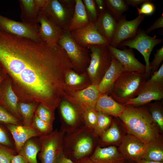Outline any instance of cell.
<instances>
[{"label": "cell", "mask_w": 163, "mask_h": 163, "mask_svg": "<svg viewBox=\"0 0 163 163\" xmlns=\"http://www.w3.org/2000/svg\"><path fill=\"white\" fill-rule=\"evenodd\" d=\"M75 7L67 5L61 0H49L47 5L42 11L57 25L66 32L69 31Z\"/></svg>", "instance_id": "10"}, {"label": "cell", "mask_w": 163, "mask_h": 163, "mask_svg": "<svg viewBox=\"0 0 163 163\" xmlns=\"http://www.w3.org/2000/svg\"><path fill=\"white\" fill-rule=\"evenodd\" d=\"M104 2L105 6L117 21L123 16V13L129 9L124 0H105Z\"/></svg>", "instance_id": "32"}, {"label": "cell", "mask_w": 163, "mask_h": 163, "mask_svg": "<svg viewBox=\"0 0 163 163\" xmlns=\"http://www.w3.org/2000/svg\"><path fill=\"white\" fill-rule=\"evenodd\" d=\"M135 163H163L162 162H157L148 161L142 159L136 161Z\"/></svg>", "instance_id": "53"}, {"label": "cell", "mask_w": 163, "mask_h": 163, "mask_svg": "<svg viewBox=\"0 0 163 163\" xmlns=\"http://www.w3.org/2000/svg\"><path fill=\"white\" fill-rule=\"evenodd\" d=\"M11 163H29L23 157L18 154L14 155Z\"/></svg>", "instance_id": "48"}, {"label": "cell", "mask_w": 163, "mask_h": 163, "mask_svg": "<svg viewBox=\"0 0 163 163\" xmlns=\"http://www.w3.org/2000/svg\"><path fill=\"white\" fill-rule=\"evenodd\" d=\"M98 138L92 130L83 125L72 132L66 133L63 140V152L72 161L90 157L97 145Z\"/></svg>", "instance_id": "3"}, {"label": "cell", "mask_w": 163, "mask_h": 163, "mask_svg": "<svg viewBox=\"0 0 163 163\" xmlns=\"http://www.w3.org/2000/svg\"><path fill=\"white\" fill-rule=\"evenodd\" d=\"M0 66L20 102L41 104L53 111L63 97L72 65L57 44L37 42L0 31Z\"/></svg>", "instance_id": "1"}, {"label": "cell", "mask_w": 163, "mask_h": 163, "mask_svg": "<svg viewBox=\"0 0 163 163\" xmlns=\"http://www.w3.org/2000/svg\"><path fill=\"white\" fill-rule=\"evenodd\" d=\"M125 71L120 63L112 56L110 67L98 85L101 95L107 94L120 75Z\"/></svg>", "instance_id": "23"}, {"label": "cell", "mask_w": 163, "mask_h": 163, "mask_svg": "<svg viewBox=\"0 0 163 163\" xmlns=\"http://www.w3.org/2000/svg\"><path fill=\"white\" fill-rule=\"evenodd\" d=\"M0 145L17 153L11 135H9L0 125Z\"/></svg>", "instance_id": "39"}, {"label": "cell", "mask_w": 163, "mask_h": 163, "mask_svg": "<svg viewBox=\"0 0 163 163\" xmlns=\"http://www.w3.org/2000/svg\"><path fill=\"white\" fill-rule=\"evenodd\" d=\"M38 104L35 102H18V110L22 118V125L31 126Z\"/></svg>", "instance_id": "31"}, {"label": "cell", "mask_w": 163, "mask_h": 163, "mask_svg": "<svg viewBox=\"0 0 163 163\" xmlns=\"http://www.w3.org/2000/svg\"><path fill=\"white\" fill-rule=\"evenodd\" d=\"M31 125L40 133L41 136L48 135L53 130V126L41 120L35 113Z\"/></svg>", "instance_id": "36"}, {"label": "cell", "mask_w": 163, "mask_h": 163, "mask_svg": "<svg viewBox=\"0 0 163 163\" xmlns=\"http://www.w3.org/2000/svg\"><path fill=\"white\" fill-rule=\"evenodd\" d=\"M150 81L160 83H163V63L159 69L153 73Z\"/></svg>", "instance_id": "44"}, {"label": "cell", "mask_w": 163, "mask_h": 163, "mask_svg": "<svg viewBox=\"0 0 163 163\" xmlns=\"http://www.w3.org/2000/svg\"><path fill=\"white\" fill-rule=\"evenodd\" d=\"M1 89L0 105L22 122V118L18 110V99L7 75L2 82Z\"/></svg>", "instance_id": "20"}, {"label": "cell", "mask_w": 163, "mask_h": 163, "mask_svg": "<svg viewBox=\"0 0 163 163\" xmlns=\"http://www.w3.org/2000/svg\"><path fill=\"white\" fill-rule=\"evenodd\" d=\"M118 149L130 163L143 159L146 144L139 139L128 133L122 137Z\"/></svg>", "instance_id": "13"}, {"label": "cell", "mask_w": 163, "mask_h": 163, "mask_svg": "<svg viewBox=\"0 0 163 163\" xmlns=\"http://www.w3.org/2000/svg\"><path fill=\"white\" fill-rule=\"evenodd\" d=\"M17 154L0 145V163H11L12 157Z\"/></svg>", "instance_id": "42"}, {"label": "cell", "mask_w": 163, "mask_h": 163, "mask_svg": "<svg viewBox=\"0 0 163 163\" xmlns=\"http://www.w3.org/2000/svg\"><path fill=\"white\" fill-rule=\"evenodd\" d=\"M135 163V162H134V163Z\"/></svg>", "instance_id": "54"}, {"label": "cell", "mask_w": 163, "mask_h": 163, "mask_svg": "<svg viewBox=\"0 0 163 163\" xmlns=\"http://www.w3.org/2000/svg\"><path fill=\"white\" fill-rule=\"evenodd\" d=\"M57 43L66 52L74 71L79 74L86 71L90 60V52L87 48L79 45L69 31L65 32Z\"/></svg>", "instance_id": "6"}, {"label": "cell", "mask_w": 163, "mask_h": 163, "mask_svg": "<svg viewBox=\"0 0 163 163\" xmlns=\"http://www.w3.org/2000/svg\"><path fill=\"white\" fill-rule=\"evenodd\" d=\"M83 120L84 125L93 131L97 122V111L95 109H88L85 110Z\"/></svg>", "instance_id": "37"}, {"label": "cell", "mask_w": 163, "mask_h": 163, "mask_svg": "<svg viewBox=\"0 0 163 163\" xmlns=\"http://www.w3.org/2000/svg\"><path fill=\"white\" fill-rule=\"evenodd\" d=\"M54 163H74L70 159L67 157L64 154L63 150L57 156Z\"/></svg>", "instance_id": "46"}, {"label": "cell", "mask_w": 163, "mask_h": 163, "mask_svg": "<svg viewBox=\"0 0 163 163\" xmlns=\"http://www.w3.org/2000/svg\"><path fill=\"white\" fill-rule=\"evenodd\" d=\"M0 31L15 36L42 41L40 36L39 26L19 22L0 14Z\"/></svg>", "instance_id": "11"}, {"label": "cell", "mask_w": 163, "mask_h": 163, "mask_svg": "<svg viewBox=\"0 0 163 163\" xmlns=\"http://www.w3.org/2000/svg\"><path fill=\"white\" fill-rule=\"evenodd\" d=\"M74 14L71 22L69 31L83 28L90 23L82 0H75Z\"/></svg>", "instance_id": "27"}, {"label": "cell", "mask_w": 163, "mask_h": 163, "mask_svg": "<svg viewBox=\"0 0 163 163\" xmlns=\"http://www.w3.org/2000/svg\"><path fill=\"white\" fill-rule=\"evenodd\" d=\"M70 32L75 42L84 47L92 45H110V42L98 32L94 23H90L83 28Z\"/></svg>", "instance_id": "16"}, {"label": "cell", "mask_w": 163, "mask_h": 163, "mask_svg": "<svg viewBox=\"0 0 163 163\" xmlns=\"http://www.w3.org/2000/svg\"><path fill=\"white\" fill-rule=\"evenodd\" d=\"M97 120L93 131L94 135L99 138L111 125L112 120L110 116L97 111Z\"/></svg>", "instance_id": "33"}, {"label": "cell", "mask_w": 163, "mask_h": 163, "mask_svg": "<svg viewBox=\"0 0 163 163\" xmlns=\"http://www.w3.org/2000/svg\"><path fill=\"white\" fill-rule=\"evenodd\" d=\"M37 137H34L28 139L18 153L29 163H39L37 160V156L40 150L41 145Z\"/></svg>", "instance_id": "28"}, {"label": "cell", "mask_w": 163, "mask_h": 163, "mask_svg": "<svg viewBox=\"0 0 163 163\" xmlns=\"http://www.w3.org/2000/svg\"><path fill=\"white\" fill-rule=\"evenodd\" d=\"M156 51L154 59L150 62L149 65L151 73H152L158 70L159 65L163 60V46L156 50Z\"/></svg>", "instance_id": "41"}, {"label": "cell", "mask_w": 163, "mask_h": 163, "mask_svg": "<svg viewBox=\"0 0 163 163\" xmlns=\"http://www.w3.org/2000/svg\"><path fill=\"white\" fill-rule=\"evenodd\" d=\"M115 121H112L110 126L104 132L98 140V144L111 145L120 142L122 137Z\"/></svg>", "instance_id": "30"}, {"label": "cell", "mask_w": 163, "mask_h": 163, "mask_svg": "<svg viewBox=\"0 0 163 163\" xmlns=\"http://www.w3.org/2000/svg\"><path fill=\"white\" fill-rule=\"evenodd\" d=\"M98 85L91 84L83 89L64 92L63 97L70 102L80 106L84 110L95 109L101 95Z\"/></svg>", "instance_id": "12"}, {"label": "cell", "mask_w": 163, "mask_h": 163, "mask_svg": "<svg viewBox=\"0 0 163 163\" xmlns=\"http://www.w3.org/2000/svg\"><path fill=\"white\" fill-rule=\"evenodd\" d=\"M91 84L86 71L79 74L72 69L66 75L64 92L80 90L86 88Z\"/></svg>", "instance_id": "24"}, {"label": "cell", "mask_w": 163, "mask_h": 163, "mask_svg": "<svg viewBox=\"0 0 163 163\" xmlns=\"http://www.w3.org/2000/svg\"><path fill=\"white\" fill-rule=\"evenodd\" d=\"M6 76L7 75L0 66V102L2 95L1 84L2 81Z\"/></svg>", "instance_id": "51"}, {"label": "cell", "mask_w": 163, "mask_h": 163, "mask_svg": "<svg viewBox=\"0 0 163 163\" xmlns=\"http://www.w3.org/2000/svg\"><path fill=\"white\" fill-rule=\"evenodd\" d=\"M58 108L60 114V129L66 133L72 132L84 125L85 110L80 106L65 98L62 99Z\"/></svg>", "instance_id": "9"}, {"label": "cell", "mask_w": 163, "mask_h": 163, "mask_svg": "<svg viewBox=\"0 0 163 163\" xmlns=\"http://www.w3.org/2000/svg\"><path fill=\"white\" fill-rule=\"evenodd\" d=\"M66 134L63 130L56 129L48 135L38 137L41 145L38 158L41 163H54L57 156L63 150Z\"/></svg>", "instance_id": "7"}, {"label": "cell", "mask_w": 163, "mask_h": 163, "mask_svg": "<svg viewBox=\"0 0 163 163\" xmlns=\"http://www.w3.org/2000/svg\"><path fill=\"white\" fill-rule=\"evenodd\" d=\"M124 1L128 5H131L133 7H136L141 4L152 1L150 0H126Z\"/></svg>", "instance_id": "47"}, {"label": "cell", "mask_w": 163, "mask_h": 163, "mask_svg": "<svg viewBox=\"0 0 163 163\" xmlns=\"http://www.w3.org/2000/svg\"><path fill=\"white\" fill-rule=\"evenodd\" d=\"M107 48L111 55L120 63L125 71L145 75V65L135 57L132 49L125 48L120 50L110 45Z\"/></svg>", "instance_id": "17"}, {"label": "cell", "mask_w": 163, "mask_h": 163, "mask_svg": "<svg viewBox=\"0 0 163 163\" xmlns=\"http://www.w3.org/2000/svg\"><path fill=\"white\" fill-rule=\"evenodd\" d=\"M5 125L13 140L17 154L28 139L34 137L41 136L40 133L31 125L27 126L10 124Z\"/></svg>", "instance_id": "21"}, {"label": "cell", "mask_w": 163, "mask_h": 163, "mask_svg": "<svg viewBox=\"0 0 163 163\" xmlns=\"http://www.w3.org/2000/svg\"><path fill=\"white\" fill-rule=\"evenodd\" d=\"M163 41L162 39L150 36L145 30L139 29L132 39L124 40L118 46L121 47L127 46L130 48L136 49L142 55L145 63V75L146 78L151 73L149 59L151 52L156 45L162 43Z\"/></svg>", "instance_id": "8"}, {"label": "cell", "mask_w": 163, "mask_h": 163, "mask_svg": "<svg viewBox=\"0 0 163 163\" xmlns=\"http://www.w3.org/2000/svg\"><path fill=\"white\" fill-rule=\"evenodd\" d=\"M125 106L118 117L123 123L128 133L135 136L146 144L160 136L159 129L147 108Z\"/></svg>", "instance_id": "2"}, {"label": "cell", "mask_w": 163, "mask_h": 163, "mask_svg": "<svg viewBox=\"0 0 163 163\" xmlns=\"http://www.w3.org/2000/svg\"><path fill=\"white\" fill-rule=\"evenodd\" d=\"M117 21L106 9L99 12L97 20L94 23L99 34L110 43L114 36Z\"/></svg>", "instance_id": "22"}, {"label": "cell", "mask_w": 163, "mask_h": 163, "mask_svg": "<svg viewBox=\"0 0 163 163\" xmlns=\"http://www.w3.org/2000/svg\"><path fill=\"white\" fill-rule=\"evenodd\" d=\"M89 157L95 163H131L113 145L102 147L97 145Z\"/></svg>", "instance_id": "19"}, {"label": "cell", "mask_w": 163, "mask_h": 163, "mask_svg": "<svg viewBox=\"0 0 163 163\" xmlns=\"http://www.w3.org/2000/svg\"><path fill=\"white\" fill-rule=\"evenodd\" d=\"M163 27V14L158 18L153 24L146 30H145L147 34H149L154 30L157 28Z\"/></svg>", "instance_id": "45"}, {"label": "cell", "mask_w": 163, "mask_h": 163, "mask_svg": "<svg viewBox=\"0 0 163 163\" xmlns=\"http://www.w3.org/2000/svg\"><path fill=\"white\" fill-rule=\"evenodd\" d=\"M163 98V83L149 80L142 87L137 96L129 100L123 105L139 106L154 100H160Z\"/></svg>", "instance_id": "15"}, {"label": "cell", "mask_w": 163, "mask_h": 163, "mask_svg": "<svg viewBox=\"0 0 163 163\" xmlns=\"http://www.w3.org/2000/svg\"><path fill=\"white\" fill-rule=\"evenodd\" d=\"M21 9V21L35 26H39L38 20L40 10L34 0H19Z\"/></svg>", "instance_id": "26"}, {"label": "cell", "mask_w": 163, "mask_h": 163, "mask_svg": "<svg viewBox=\"0 0 163 163\" xmlns=\"http://www.w3.org/2000/svg\"><path fill=\"white\" fill-rule=\"evenodd\" d=\"M0 122L5 124L22 125V122L0 105Z\"/></svg>", "instance_id": "40"}, {"label": "cell", "mask_w": 163, "mask_h": 163, "mask_svg": "<svg viewBox=\"0 0 163 163\" xmlns=\"http://www.w3.org/2000/svg\"><path fill=\"white\" fill-rule=\"evenodd\" d=\"M148 110L158 128L163 131V113L161 107L157 103L151 104Z\"/></svg>", "instance_id": "35"}, {"label": "cell", "mask_w": 163, "mask_h": 163, "mask_svg": "<svg viewBox=\"0 0 163 163\" xmlns=\"http://www.w3.org/2000/svg\"><path fill=\"white\" fill-rule=\"evenodd\" d=\"M38 23L40 38L42 41L48 43L57 44L66 32L53 21L43 11L40 12Z\"/></svg>", "instance_id": "18"}, {"label": "cell", "mask_w": 163, "mask_h": 163, "mask_svg": "<svg viewBox=\"0 0 163 163\" xmlns=\"http://www.w3.org/2000/svg\"><path fill=\"white\" fill-rule=\"evenodd\" d=\"M125 107V106L118 103L107 94H105L100 96L95 110L110 116L119 117Z\"/></svg>", "instance_id": "25"}, {"label": "cell", "mask_w": 163, "mask_h": 163, "mask_svg": "<svg viewBox=\"0 0 163 163\" xmlns=\"http://www.w3.org/2000/svg\"><path fill=\"white\" fill-rule=\"evenodd\" d=\"M35 2L40 11L43 10L47 5L49 0H34Z\"/></svg>", "instance_id": "50"}, {"label": "cell", "mask_w": 163, "mask_h": 163, "mask_svg": "<svg viewBox=\"0 0 163 163\" xmlns=\"http://www.w3.org/2000/svg\"><path fill=\"white\" fill-rule=\"evenodd\" d=\"M144 18V15H139L134 19L129 21L126 19L125 16H123L117 21L115 31L110 45L116 48L125 40L134 37Z\"/></svg>", "instance_id": "14"}, {"label": "cell", "mask_w": 163, "mask_h": 163, "mask_svg": "<svg viewBox=\"0 0 163 163\" xmlns=\"http://www.w3.org/2000/svg\"><path fill=\"white\" fill-rule=\"evenodd\" d=\"M54 112L43 104H39L36 107L35 113L41 120L53 126L55 120Z\"/></svg>", "instance_id": "34"}, {"label": "cell", "mask_w": 163, "mask_h": 163, "mask_svg": "<svg viewBox=\"0 0 163 163\" xmlns=\"http://www.w3.org/2000/svg\"><path fill=\"white\" fill-rule=\"evenodd\" d=\"M146 78L142 74L124 71L119 76L108 93L117 102L124 105L137 96Z\"/></svg>", "instance_id": "4"}, {"label": "cell", "mask_w": 163, "mask_h": 163, "mask_svg": "<svg viewBox=\"0 0 163 163\" xmlns=\"http://www.w3.org/2000/svg\"><path fill=\"white\" fill-rule=\"evenodd\" d=\"M143 159L146 160L163 162V143L160 136L146 144Z\"/></svg>", "instance_id": "29"}, {"label": "cell", "mask_w": 163, "mask_h": 163, "mask_svg": "<svg viewBox=\"0 0 163 163\" xmlns=\"http://www.w3.org/2000/svg\"><path fill=\"white\" fill-rule=\"evenodd\" d=\"M94 1L99 12L106 9L104 0H95Z\"/></svg>", "instance_id": "49"}, {"label": "cell", "mask_w": 163, "mask_h": 163, "mask_svg": "<svg viewBox=\"0 0 163 163\" xmlns=\"http://www.w3.org/2000/svg\"><path fill=\"white\" fill-rule=\"evenodd\" d=\"M72 161L74 163H95L91 160L89 157L84 158Z\"/></svg>", "instance_id": "52"}, {"label": "cell", "mask_w": 163, "mask_h": 163, "mask_svg": "<svg viewBox=\"0 0 163 163\" xmlns=\"http://www.w3.org/2000/svg\"><path fill=\"white\" fill-rule=\"evenodd\" d=\"M90 23H94L97 18L99 12L94 0H83Z\"/></svg>", "instance_id": "38"}, {"label": "cell", "mask_w": 163, "mask_h": 163, "mask_svg": "<svg viewBox=\"0 0 163 163\" xmlns=\"http://www.w3.org/2000/svg\"><path fill=\"white\" fill-rule=\"evenodd\" d=\"M150 2L143 3L140 8H139L137 6L136 7L139 15H149L154 12L155 9V6L153 3Z\"/></svg>", "instance_id": "43"}, {"label": "cell", "mask_w": 163, "mask_h": 163, "mask_svg": "<svg viewBox=\"0 0 163 163\" xmlns=\"http://www.w3.org/2000/svg\"><path fill=\"white\" fill-rule=\"evenodd\" d=\"M90 60L86 72L92 84L98 85L111 64L112 56L107 46H88Z\"/></svg>", "instance_id": "5"}]
</instances>
